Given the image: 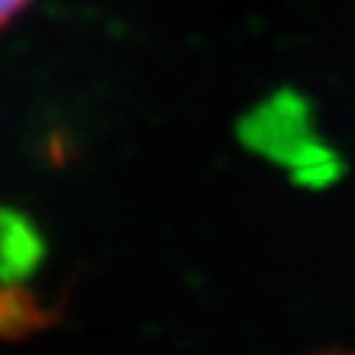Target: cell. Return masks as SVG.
I'll return each mask as SVG.
<instances>
[{"mask_svg": "<svg viewBox=\"0 0 355 355\" xmlns=\"http://www.w3.org/2000/svg\"><path fill=\"white\" fill-rule=\"evenodd\" d=\"M28 3H31V0H0V28L9 26Z\"/></svg>", "mask_w": 355, "mask_h": 355, "instance_id": "cell-2", "label": "cell"}, {"mask_svg": "<svg viewBox=\"0 0 355 355\" xmlns=\"http://www.w3.org/2000/svg\"><path fill=\"white\" fill-rule=\"evenodd\" d=\"M324 355H349V352H324Z\"/></svg>", "mask_w": 355, "mask_h": 355, "instance_id": "cell-3", "label": "cell"}, {"mask_svg": "<svg viewBox=\"0 0 355 355\" xmlns=\"http://www.w3.org/2000/svg\"><path fill=\"white\" fill-rule=\"evenodd\" d=\"M40 252L42 243L31 221L20 213L0 210V277H15L20 272H28L40 260Z\"/></svg>", "mask_w": 355, "mask_h": 355, "instance_id": "cell-1", "label": "cell"}]
</instances>
